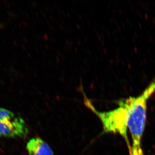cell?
Here are the masks:
<instances>
[{
	"mask_svg": "<svg viewBox=\"0 0 155 155\" xmlns=\"http://www.w3.org/2000/svg\"><path fill=\"white\" fill-rule=\"evenodd\" d=\"M155 91V81L139 96L121 101L127 109V129L132 140L129 155H144L141 141L146 121L147 102Z\"/></svg>",
	"mask_w": 155,
	"mask_h": 155,
	"instance_id": "6da1fadb",
	"label": "cell"
},
{
	"mask_svg": "<svg viewBox=\"0 0 155 155\" xmlns=\"http://www.w3.org/2000/svg\"><path fill=\"white\" fill-rule=\"evenodd\" d=\"M28 133V126L24 119L9 110L0 108V137L23 138Z\"/></svg>",
	"mask_w": 155,
	"mask_h": 155,
	"instance_id": "3957f363",
	"label": "cell"
},
{
	"mask_svg": "<svg viewBox=\"0 0 155 155\" xmlns=\"http://www.w3.org/2000/svg\"><path fill=\"white\" fill-rule=\"evenodd\" d=\"M26 149L28 155H54L49 145L40 137H34L27 143Z\"/></svg>",
	"mask_w": 155,
	"mask_h": 155,
	"instance_id": "277c9868",
	"label": "cell"
},
{
	"mask_svg": "<svg viewBox=\"0 0 155 155\" xmlns=\"http://www.w3.org/2000/svg\"><path fill=\"white\" fill-rule=\"evenodd\" d=\"M84 101L87 107L99 118L103 124L104 132L119 134L122 136L126 141L129 150L130 145L127 135V109L122 101H119L118 108L107 112L97 110L86 97Z\"/></svg>",
	"mask_w": 155,
	"mask_h": 155,
	"instance_id": "7a4b0ae2",
	"label": "cell"
}]
</instances>
